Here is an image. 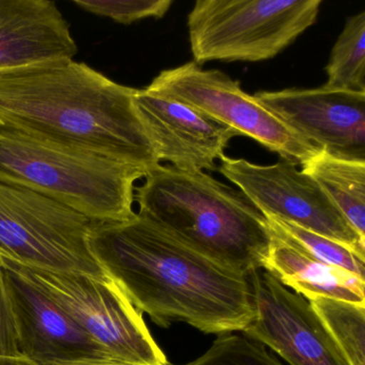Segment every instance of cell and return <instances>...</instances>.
Listing matches in <instances>:
<instances>
[{
  "mask_svg": "<svg viewBox=\"0 0 365 365\" xmlns=\"http://www.w3.org/2000/svg\"><path fill=\"white\" fill-rule=\"evenodd\" d=\"M89 247L108 277L158 326L181 322L207 334H230L254 318L249 277L187 247L135 213L97 223Z\"/></svg>",
  "mask_w": 365,
  "mask_h": 365,
  "instance_id": "1",
  "label": "cell"
},
{
  "mask_svg": "<svg viewBox=\"0 0 365 365\" xmlns=\"http://www.w3.org/2000/svg\"><path fill=\"white\" fill-rule=\"evenodd\" d=\"M135 89L73 59L0 71V128L149 170L159 165Z\"/></svg>",
  "mask_w": 365,
  "mask_h": 365,
  "instance_id": "2",
  "label": "cell"
},
{
  "mask_svg": "<svg viewBox=\"0 0 365 365\" xmlns=\"http://www.w3.org/2000/svg\"><path fill=\"white\" fill-rule=\"evenodd\" d=\"M144 179L134 192L140 215L236 272L249 277L264 269L272 235L264 215L243 192L206 173L161 164Z\"/></svg>",
  "mask_w": 365,
  "mask_h": 365,
  "instance_id": "3",
  "label": "cell"
},
{
  "mask_svg": "<svg viewBox=\"0 0 365 365\" xmlns=\"http://www.w3.org/2000/svg\"><path fill=\"white\" fill-rule=\"evenodd\" d=\"M148 170L0 128V182L26 187L100 223L131 219Z\"/></svg>",
  "mask_w": 365,
  "mask_h": 365,
  "instance_id": "4",
  "label": "cell"
},
{
  "mask_svg": "<svg viewBox=\"0 0 365 365\" xmlns=\"http://www.w3.org/2000/svg\"><path fill=\"white\" fill-rule=\"evenodd\" d=\"M322 0H197L187 16L194 63L268 61L317 21Z\"/></svg>",
  "mask_w": 365,
  "mask_h": 365,
  "instance_id": "5",
  "label": "cell"
},
{
  "mask_svg": "<svg viewBox=\"0 0 365 365\" xmlns=\"http://www.w3.org/2000/svg\"><path fill=\"white\" fill-rule=\"evenodd\" d=\"M97 223L26 187L0 182V256L25 268L106 277L89 247Z\"/></svg>",
  "mask_w": 365,
  "mask_h": 365,
  "instance_id": "6",
  "label": "cell"
},
{
  "mask_svg": "<svg viewBox=\"0 0 365 365\" xmlns=\"http://www.w3.org/2000/svg\"><path fill=\"white\" fill-rule=\"evenodd\" d=\"M113 358L133 365H170L143 314L110 277L55 273L20 266Z\"/></svg>",
  "mask_w": 365,
  "mask_h": 365,
  "instance_id": "7",
  "label": "cell"
},
{
  "mask_svg": "<svg viewBox=\"0 0 365 365\" xmlns=\"http://www.w3.org/2000/svg\"><path fill=\"white\" fill-rule=\"evenodd\" d=\"M147 89L200 110L296 166L319 151L219 70H205L192 61L164 70Z\"/></svg>",
  "mask_w": 365,
  "mask_h": 365,
  "instance_id": "8",
  "label": "cell"
},
{
  "mask_svg": "<svg viewBox=\"0 0 365 365\" xmlns=\"http://www.w3.org/2000/svg\"><path fill=\"white\" fill-rule=\"evenodd\" d=\"M219 170L259 209L322 235L365 259V240L341 215L330 196L309 175L290 162L258 165L245 159L223 157Z\"/></svg>",
  "mask_w": 365,
  "mask_h": 365,
  "instance_id": "9",
  "label": "cell"
},
{
  "mask_svg": "<svg viewBox=\"0 0 365 365\" xmlns=\"http://www.w3.org/2000/svg\"><path fill=\"white\" fill-rule=\"evenodd\" d=\"M14 307L19 347L29 365L120 362L93 341L18 264L1 257Z\"/></svg>",
  "mask_w": 365,
  "mask_h": 365,
  "instance_id": "10",
  "label": "cell"
},
{
  "mask_svg": "<svg viewBox=\"0 0 365 365\" xmlns=\"http://www.w3.org/2000/svg\"><path fill=\"white\" fill-rule=\"evenodd\" d=\"M254 318L241 332L289 365H349L309 301L268 271L249 275Z\"/></svg>",
  "mask_w": 365,
  "mask_h": 365,
  "instance_id": "11",
  "label": "cell"
},
{
  "mask_svg": "<svg viewBox=\"0 0 365 365\" xmlns=\"http://www.w3.org/2000/svg\"><path fill=\"white\" fill-rule=\"evenodd\" d=\"M254 98L318 150L365 161V93L322 86L259 91Z\"/></svg>",
  "mask_w": 365,
  "mask_h": 365,
  "instance_id": "12",
  "label": "cell"
},
{
  "mask_svg": "<svg viewBox=\"0 0 365 365\" xmlns=\"http://www.w3.org/2000/svg\"><path fill=\"white\" fill-rule=\"evenodd\" d=\"M134 106L160 162L187 173L215 170L234 130L172 98L135 89Z\"/></svg>",
  "mask_w": 365,
  "mask_h": 365,
  "instance_id": "13",
  "label": "cell"
},
{
  "mask_svg": "<svg viewBox=\"0 0 365 365\" xmlns=\"http://www.w3.org/2000/svg\"><path fill=\"white\" fill-rule=\"evenodd\" d=\"M78 52L55 1L0 0V71L72 59Z\"/></svg>",
  "mask_w": 365,
  "mask_h": 365,
  "instance_id": "14",
  "label": "cell"
},
{
  "mask_svg": "<svg viewBox=\"0 0 365 365\" xmlns=\"http://www.w3.org/2000/svg\"><path fill=\"white\" fill-rule=\"evenodd\" d=\"M270 232L272 240L264 269L285 287L307 300L327 297L365 304L364 279L345 269L324 264L271 228Z\"/></svg>",
  "mask_w": 365,
  "mask_h": 365,
  "instance_id": "15",
  "label": "cell"
},
{
  "mask_svg": "<svg viewBox=\"0 0 365 365\" xmlns=\"http://www.w3.org/2000/svg\"><path fill=\"white\" fill-rule=\"evenodd\" d=\"M301 168L317 181L365 240V161L343 159L319 150Z\"/></svg>",
  "mask_w": 365,
  "mask_h": 365,
  "instance_id": "16",
  "label": "cell"
},
{
  "mask_svg": "<svg viewBox=\"0 0 365 365\" xmlns=\"http://www.w3.org/2000/svg\"><path fill=\"white\" fill-rule=\"evenodd\" d=\"M309 305L349 365H365L364 304L315 297Z\"/></svg>",
  "mask_w": 365,
  "mask_h": 365,
  "instance_id": "17",
  "label": "cell"
},
{
  "mask_svg": "<svg viewBox=\"0 0 365 365\" xmlns=\"http://www.w3.org/2000/svg\"><path fill=\"white\" fill-rule=\"evenodd\" d=\"M324 87L365 93V11L350 16L331 51Z\"/></svg>",
  "mask_w": 365,
  "mask_h": 365,
  "instance_id": "18",
  "label": "cell"
},
{
  "mask_svg": "<svg viewBox=\"0 0 365 365\" xmlns=\"http://www.w3.org/2000/svg\"><path fill=\"white\" fill-rule=\"evenodd\" d=\"M264 217L271 230L292 241L312 257L365 279V259L359 257L345 245L279 217L271 215H264Z\"/></svg>",
  "mask_w": 365,
  "mask_h": 365,
  "instance_id": "19",
  "label": "cell"
},
{
  "mask_svg": "<svg viewBox=\"0 0 365 365\" xmlns=\"http://www.w3.org/2000/svg\"><path fill=\"white\" fill-rule=\"evenodd\" d=\"M174 365V364H170ZM181 365H285L266 346L245 334L220 335L204 354Z\"/></svg>",
  "mask_w": 365,
  "mask_h": 365,
  "instance_id": "20",
  "label": "cell"
},
{
  "mask_svg": "<svg viewBox=\"0 0 365 365\" xmlns=\"http://www.w3.org/2000/svg\"><path fill=\"white\" fill-rule=\"evenodd\" d=\"M72 3L89 14L128 25L145 19L163 18L173 0H72Z\"/></svg>",
  "mask_w": 365,
  "mask_h": 365,
  "instance_id": "21",
  "label": "cell"
},
{
  "mask_svg": "<svg viewBox=\"0 0 365 365\" xmlns=\"http://www.w3.org/2000/svg\"><path fill=\"white\" fill-rule=\"evenodd\" d=\"M0 365H29L19 347L14 307L6 285L0 259Z\"/></svg>",
  "mask_w": 365,
  "mask_h": 365,
  "instance_id": "22",
  "label": "cell"
},
{
  "mask_svg": "<svg viewBox=\"0 0 365 365\" xmlns=\"http://www.w3.org/2000/svg\"><path fill=\"white\" fill-rule=\"evenodd\" d=\"M93 365H133V364H128V363H123V362H104V363H98V364H93Z\"/></svg>",
  "mask_w": 365,
  "mask_h": 365,
  "instance_id": "23",
  "label": "cell"
}]
</instances>
